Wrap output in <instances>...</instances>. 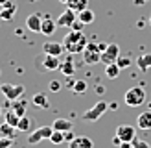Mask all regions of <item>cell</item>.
Returning a JSON list of instances; mask_svg holds the SVG:
<instances>
[{
    "mask_svg": "<svg viewBox=\"0 0 151 148\" xmlns=\"http://www.w3.org/2000/svg\"><path fill=\"white\" fill-rule=\"evenodd\" d=\"M63 44H65V50L68 52V54H79L87 48V35L83 32H78V30H70L68 33L65 35L63 39Z\"/></svg>",
    "mask_w": 151,
    "mask_h": 148,
    "instance_id": "1",
    "label": "cell"
},
{
    "mask_svg": "<svg viewBox=\"0 0 151 148\" xmlns=\"http://www.w3.org/2000/svg\"><path fill=\"white\" fill-rule=\"evenodd\" d=\"M124 102L129 107H140L146 102V91L142 87H131L124 94Z\"/></svg>",
    "mask_w": 151,
    "mask_h": 148,
    "instance_id": "2",
    "label": "cell"
},
{
    "mask_svg": "<svg viewBox=\"0 0 151 148\" xmlns=\"http://www.w3.org/2000/svg\"><path fill=\"white\" fill-rule=\"evenodd\" d=\"M107 109H109V102L100 100V102H96L90 109H87L85 113L81 115V118H83V122H96V120H100L101 115H103Z\"/></svg>",
    "mask_w": 151,
    "mask_h": 148,
    "instance_id": "3",
    "label": "cell"
},
{
    "mask_svg": "<svg viewBox=\"0 0 151 148\" xmlns=\"http://www.w3.org/2000/svg\"><path fill=\"white\" fill-rule=\"evenodd\" d=\"M101 43H88L83 50V61L87 65H96L101 61Z\"/></svg>",
    "mask_w": 151,
    "mask_h": 148,
    "instance_id": "4",
    "label": "cell"
},
{
    "mask_svg": "<svg viewBox=\"0 0 151 148\" xmlns=\"http://www.w3.org/2000/svg\"><path fill=\"white\" fill-rule=\"evenodd\" d=\"M0 93L6 96L7 102H15L24 94V87L22 85H11V83H4L0 85Z\"/></svg>",
    "mask_w": 151,
    "mask_h": 148,
    "instance_id": "5",
    "label": "cell"
},
{
    "mask_svg": "<svg viewBox=\"0 0 151 148\" xmlns=\"http://www.w3.org/2000/svg\"><path fill=\"white\" fill-rule=\"evenodd\" d=\"M52 133H54V128H52V126H41V128H37L33 133L28 135V143L29 144H37V143H41L42 139H50Z\"/></svg>",
    "mask_w": 151,
    "mask_h": 148,
    "instance_id": "6",
    "label": "cell"
},
{
    "mask_svg": "<svg viewBox=\"0 0 151 148\" xmlns=\"http://www.w3.org/2000/svg\"><path fill=\"white\" fill-rule=\"evenodd\" d=\"M120 57V46L116 43H109V46L101 52V63H116V59Z\"/></svg>",
    "mask_w": 151,
    "mask_h": 148,
    "instance_id": "7",
    "label": "cell"
},
{
    "mask_svg": "<svg viewBox=\"0 0 151 148\" xmlns=\"http://www.w3.org/2000/svg\"><path fill=\"white\" fill-rule=\"evenodd\" d=\"M116 135L124 141V143H133V139L137 137V130L131 124H120L116 128Z\"/></svg>",
    "mask_w": 151,
    "mask_h": 148,
    "instance_id": "8",
    "label": "cell"
},
{
    "mask_svg": "<svg viewBox=\"0 0 151 148\" xmlns=\"http://www.w3.org/2000/svg\"><path fill=\"white\" fill-rule=\"evenodd\" d=\"M76 19H78V13L72 11V9H66L59 15V19H57V26H61V28H72V24L76 22Z\"/></svg>",
    "mask_w": 151,
    "mask_h": 148,
    "instance_id": "9",
    "label": "cell"
},
{
    "mask_svg": "<svg viewBox=\"0 0 151 148\" xmlns=\"http://www.w3.org/2000/svg\"><path fill=\"white\" fill-rule=\"evenodd\" d=\"M42 52L44 54H50V56H61L65 52V44L63 43H57V41H46L42 44Z\"/></svg>",
    "mask_w": 151,
    "mask_h": 148,
    "instance_id": "10",
    "label": "cell"
},
{
    "mask_svg": "<svg viewBox=\"0 0 151 148\" xmlns=\"http://www.w3.org/2000/svg\"><path fill=\"white\" fill-rule=\"evenodd\" d=\"M41 26H42V17H41V13H32V15H28V19H26V28L29 30V32L41 33Z\"/></svg>",
    "mask_w": 151,
    "mask_h": 148,
    "instance_id": "11",
    "label": "cell"
},
{
    "mask_svg": "<svg viewBox=\"0 0 151 148\" xmlns=\"http://www.w3.org/2000/svg\"><path fill=\"white\" fill-rule=\"evenodd\" d=\"M68 148H94V143H92V139H88L85 135H79V137H74L70 141Z\"/></svg>",
    "mask_w": 151,
    "mask_h": 148,
    "instance_id": "12",
    "label": "cell"
},
{
    "mask_svg": "<svg viewBox=\"0 0 151 148\" xmlns=\"http://www.w3.org/2000/svg\"><path fill=\"white\" fill-rule=\"evenodd\" d=\"M59 67H61V61H59L57 56L44 54V57H42V69H46V70H57Z\"/></svg>",
    "mask_w": 151,
    "mask_h": 148,
    "instance_id": "13",
    "label": "cell"
},
{
    "mask_svg": "<svg viewBox=\"0 0 151 148\" xmlns=\"http://www.w3.org/2000/svg\"><path fill=\"white\" fill-rule=\"evenodd\" d=\"M137 126L140 130H151V109H146L137 117Z\"/></svg>",
    "mask_w": 151,
    "mask_h": 148,
    "instance_id": "14",
    "label": "cell"
},
{
    "mask_svg": "<svg viewBox=\"0 0 151 148\" xmlns=\"http://www.w3.org/2000/svg\"><path fill=\"white\" fill-rule=\"evenodd\" d=\"M55 28H57V20H52L50 15L42 19V26H41V33L42 35H54Z\"/></svg>",
    "mask_w": 151,
    "mask_h": 148,
    "instance_id": "15",
    "label": "cell"
},
{
    "mask_svg": "<svg viewBox=\"0 0 151 148\" xmlns=\"http://www.w3.org/2000/svg\"><path fill=\"white\" fill-rule=\"evenodd\" d=\"M15 9H17V6L7 0V2L0 7V19H2V20H11L13 15H15Z\"/></svg>",
    "mask_w": 151,
    "mask_h": 148,
    "instance_id": "16",
    "label": "cell"
},
{
    "mask_svg": "<svg viewBox=\"0 0 151 148\" xmlns=\"http://www.w3.org/2000/svg\"><path fill=\"white\" fill-rule=\"evenodd\" d=\"M52 128L57 130V131H72L74 124H72V120H68V118H55V120L52 122Z\"/></svg>",
    "mask_w": 151,
    "mask_h": 148,
    "instance_id": "17",
    "label": "cell"
},
{
    "mask_svg": "<svg viewBox=\"0 0 151 148\" xmlns=\"http://www.w3.org/2000/svg\"><path fill=\"white\" fill-rule=\"evenodd\" d=\"M32 102H33V106H37V107H41V109H48V107H50L48 96L44 94V93H37V94H33V98H32Z\"/></svg>",
    "mask_w": 151,
    "mask_h": 148,
    "instance_id": "18",
    "label": "cell"
},
{
    "mask_svg": "<svg viewBox=\"0 0 151 148\" xmlns=\"http://www.w3.org/2000/svg\"><path fill=\"white\" fill-rule=\"evenodd\" d=\"M87 6H88V0H66V7L76 13L87 9Z\"/></svg>",
    "mask_w": 151,
    "mask_h": 148,
    "instance_id": "19",
    "label": "cell"
},
{
    "mask_svg": "<svg viewBox=\"0 0 151 148\" xmlns=\"http://www.w3.org/2000/svg\"><path fill=\"white\" fill-rule=\"evenodd\" d=\"M26 109H28V102H26V100L19 98V100L11 102V111H15L19 117H24V115H26Z\"/></svg>",
    "mask_w": 151,
    "mask_h": 148,
    "instance_id": "20",
    "label": "cell"
},
{
    "mask_svg": "<svg viewBox=\"0 0 151 148\" xmlns=\"http://www.w3.org/2000/svg\"><path fill=\"white\" fill-rule=\"evenodd\" d=\"M137 67L140 69V72H147L151 69V54H142L137 59Z\"/></svg>",
    "mask_w": 151,
    "mask_h": 148,
    "instance_id": "21",
    "label": "cell"
},
{
    "mask_svg": "<svg viewBox=\"0 0 151 148\" xmlns=\"http://www.w3.org/2000/svg\"><path fill=\"white\" fill-rule=\"evenodd\" d=\"M120 65L118 63H109V65H105V76H107L109 80H116L120 76Z\"/></svg>",
    "mask_w": 151,
    "mask_h": 148,
    "instance_id": "22",
    "label": "cell"
},
{
    "mask_svg": "<svg viewBox=\"0 0 151 148\" xmlns=\"http://www.w3.org/2000/svg\"><path fill=\"white\" fill-rule=\"evenodd\" d=\"M78 19L83 22V24H92L94 19H96V15H94L92 9H88V7H87V9H83V11L78 13Z\"/></svg>",
    "mask_w": 151,
    "mask_h": 148,
    "instance_id": "23",
    "label": "cell"
},
{
    "mask_svg": "<svg viewBox=\"0 0 151 148\" xmlns=\"http://www.w3.org/2000/svg\"><path fill=\"white\" fill-rule=\"evenodd\" d=\"M59 70H61L65 76H72V74L76 72V67H74V63H72V57L68 56L65 59V61L61 63V67H59Z\"/></svg>",
    "mask_w": 151,
    "mask_h": 148,
    "instance_id": "24",
    "label": "cell"
},
{
    "mask_svg": "<svg viewBox=\"0 0 151 148\" xmlns=\"http://www.w3.org/2000/svg\"><path fill=\"white\" fill-rule=\"evenodd\" d=\"M17 131H19V128H15V126L7 124V122L0 124V135H4V137H11V139H15Z\"/></svg>",
    "mask_w": 151,
    "mask_h": 148,
    "instance_id": "25",
    "label": "cell"
},
{
    "mask_svg": "<svg viewBox=\"0 0 151 148\" xmlns=\"http://www.w3.org/2000/svg\"><path fill=\"white\" fill-rule=\"evenodd\" d=\"M19 120H20V117L15 113V111H7V113H6V122H7V124H11V126H15V128H17V126H19Z\"/></svg>",
    "mask_w": 151,
    "mask_h": 148,
    "instance_id": "26",
    "label": "cell"
},
{
    "mask_svg": "<svg viewBox=\"0 0 151 148\" xmlns=\"http://www.w3.org/2000/svg\"><path fill=\"white\" fill-rule=\"evenodd\" d=\"M72 91H74L76 94H83V93L87 91V83H85V81H83V80H78V81H76V83H74Z\"/></svg>",
    "mask_w": 151,
    "mask_h": 148,
    "instance_id": "27",
    "label": "cell"
},
{
    "mask_svg": "<svg viewBox=\"0 0 151 148\" xmlns=\"http://www.w3.org/2000/svg\"><path fill=\"white\" fill-rule=\"evenodd\" d=\"M50 141H52L54 144H61L63 141H65V131H57V130H54V133H52Z\"/></svg>",
    "mask_w": 151,
    "mask_h": 148,
    "instance_id": "28",
    "label": "cell"
},
{
    "mask_svg": "<svg viewBox=\"0 0 151 148\" xmlns=\"http://www.w3.org/2000/svg\"><path fill=\"white\" fill-rule=\"evenodd\" d=\"M19 131H28L29 130V118L24 115V117H20V120H19Z\"/></svg>",
    "mask_w": 151,
    "mask_h": 148,
    "instance_id": "29",
    "label": "cell"
},
{
    "mask_svg": "<svg viewBox=\"0 0 151 148\" xmlns=\"http://www.w3.org/2000/svg\"><path fill=\"white\" fill-rule=\"evenodd\" d=\"M15 141L11 137H4V135H0V148H11L13 146Z\"/></svg>",
    "mask_w": 151,
    "mask_h": 148,
    "instance_id": "30",
    "label": "cell"
},
{
    "mask_svg": "<svg viewBox=\"0 0 151 148\" xmlns=\"http://www.w3.org/2000/svg\"><path fill=\"white\" fill-rule=\"evenodd\" d=\"M48 89H50L52 93H59V91H61V81H59V80H52Z\"/></svg>",
    "mask_w": 151,
    "mask_h": 148,
    "instance_id": "31",
    "label": "cell"
},
{
    "mask_svg": "<svg viewBox=\"0 0 151 148\" xmlns=\"http://www.w3.org/2000/svg\"><path fill=\"white\" fill-rule=\"evenodd\" d=\"M133 148H149V144L146 143V141H142L138 137H134L133 139Z\"/></svg>",
    "mask_w": 151,
    "mask_h": 148,
    "instance_id": "32",
    "label": "cell"
},
{
    "mask_svg": "<svg viewBox=\"0 0 151 148\" xmlns=\"http://www.w3.org/2000/svg\"><path fill=\"white\" fill-rule=\"evenodd\" d=\"M116 63L120 65V69H127V67L131 65V59H127V57H118Z\"/></svg>",
    "mask_w": 151,
    "mask_h": 148,
    "instance_id": "33",
    "label": "cell"
},
{
    "mask_svg": "<svg viewBox=\"0 0 151 148\" xmlns=\"http://www.w3.org/2000/svg\"><path fill=\"white\" fill-rule=\"evenodd\" d=\"M83 26H85V24H83V22H81L79 19H76V22L72 24V28H70V30H78V32H81V30H83Z\"/></svg>",
    "mask_w": 151,
    "mask_h": 148,
    "instance_id": "34",
    "label": "cell"
},
{
    "mask_svg": "<svg viewBox=\"0 0 151 148\" xmlns=\"http://www.w3.org/2000/svg\"><path fill=\"white\" fill-rule=\"evenodd\" d=\"M122 143H124V141H122V139H120V137H118V135H114V137H112V144H114V146H116V148H118V146H120V144H122Z\"/></svg>",
    "mask_w": 151,
    "mask_h": 148,
    "instance_id": "35",
    "label": "cell"
},
{
    "mask_svg": "<svg viewBox=\"0 0 151 148\" xmlns=\"http://www.w3.org/2000/svg\"><path fill=\"white\" fill-rule=\"evenodd\" d=\"M74 137H76V135H74L72 131H65V141H68V143H70V141H72Z\"/></svg>",
    "mask_w": 151,
    "mask_h": 148,
    "instance_id": "36",
    "label": "cell"
},
{
    "mask_svg": "<svg viewBox=\"0 0 151 148\" xmlns=\"http://www.w3.org/2000/svg\"><path fill=\"white\" fill-rule=\"evenodd\" d=\"M118 148H133V143H122Z\"/></svg>",
    "mask_w": 151,
    "mask_h": 148,
    "instance_id": "37",
    "label": "cell"
},
{
    "mask_svg": "<svg viewBox=\"0 0 151 148\" xmlns=\"http://www.w3.org/2000/svg\"><path fill=\"white\" fill-rule=\"evenodd\" d=\"M6 2H7V0H0V7H2V6H4Z\"/></svg>",
    "mask_w": 151,
    "mask_h": 148,
    "instance_id": "38",
    "label": "cell"
},
{
    "mask_svg": "<svg viewBox=\"0 0 151 148\" xmlns=\"http://www.w3.org/2000/svg\"><path fill=\"white\" fill-rule=\"evenodd\" d=\"M59 2H61V4H66V0H59Z\"/></svg>",
    "mask_w": 151,
    "mask_h": 148,
    "instance_id": "39",
    "label": "cell"
},
{
    "mask_svg": "<svg viewBox=\"0 0 151 148\" xmlns=\"http://www.w3.org/2000/svg\"><path fill=\"white\" fill-rule=\"evenodd\" d=\"M147 107H149V109H151V102H149V104H147Z\"/></svg>",
    "mask_w": 151,
    "mask_h": 148,
    "instance_id": "40",
    "label": "cell"
},
{
    "mask_svg": "<svg viewBox=\"0 0 151 148\" xmlns=\"http://www.w3.org/2000/svg\"><path fill=\"white\" fill-rule=\"evenodd\" d=\"M29 2H39V0H29Z\"/></svg>",
    "mask_w": 151,
    "mask_h": 148,
    "instance_id": "41",
    "label": "cell"
},
{
    "mask_svg": "<svg viewBox=\"0 0 151 148\" xmlns=\"http://www.w3.org/2000/svg\"><path fill=\"white\" fill-rule=\"evenodd\" d=\"M149 24H151V15H149Z\"/></svg>",
    "mask_w": 151,
    "mask_h": 148,
    "instance_id": "42",
    "label": "cell"
},
{
    "mask_svg": "<svg viewBox=\"0 0 151 148\" xmlns=\"http://www.w3.org/2000/svg\"><path fill=\"white\" fill-rule=\"evenodd\" d=\"M0 115H2V109H0Z\"/></svg>",
    "mask_w": 151,
    "mask_h": 148,
    "instance_id": "43",
    "label": "cell"
},
{
    "mask_svg": "<svg viewBox=\"0 0 151 148\" xmlns=\"http://www.w3.org/2000/svg\"><path fill=\"white\" fill-rule=\"evenodd\" d=\"M0 85H2V83H0Z\"/></svg>",
    "mask_w": 151,
    "mask_h": 148,
    "instance_id": "44",
    "label": "cell"
}]
</instances>
